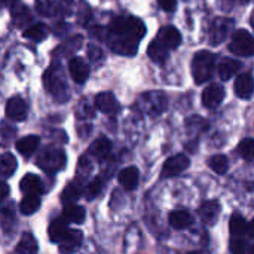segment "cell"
I'll use <instances>...</instances> for the list:
<instances>
[{
	"mask_svg": "<svg viewBox=\"0 0 254 254\" xmlns=\"http://www.w3.org/2000/svg\"><path fill=\"white\" fill-rule=\"evenodd\" d=\"M43 80H45V88L48 89V92L52 94L58 101H65L68 98L67 82H65L64 73H63L60 65L52 64L46 70V73L43 76Z\"/></svg>",
	"mask_w": 254,
	"mask_h": 254,
	"instance_id": "1",
	"label": "cell"
},
{
	"mask_svg": "<svg viewBox=\"0 0 254 254\" xmlns=\"http://www.w3.org/2000/svg\"><path fill=\"white\" fill-rule=\"evenodd\" d=\"M216 64V55L210 51H199L192 60V76L198 85L205 83L211 76Z\"/></svg>",
	"mask_w": 254,
	"mask_h": 254,
	"instance_id": "2",
	"label": "cell"
},
{
	"mask_svg": "<svg viewBox=\"0 0 254 254\" xmlns=\"http://www.w3.org/2000/svg\"><path fill=\"white\" fill-rule=\"evenodd\" d=\"M36 164L45 173H57L65 165V153L58 147H46L37 156Z\"/></svg>",
	"mask_w": 254,
	"mask_h": 254,
	"instance_id": "3",
	"label": "cell"
},
{
	"mask_svg": "<svg viewBox=\"0 0 254 254\" xmlns=\"http://www.w3.org/2000/svg\"><path fill=\"white\" fill-rule=\"evenodd\" d=\"M229 49L238 57H252L254 52L253 36L247 30H237L232 34Z\"/></svg>",
	"mask_w": 254,
	"mask_h": 254,
	"instance_id": "4",
	"label": "cell"
},
{
	"mask_svg": "<svg viewBox=\"0 0 254 254\" xmlns=\"http://www.w3.org/2000/svg\"><path fill=\"white\" fill-rule=\"evenodd\" d=\"M234 28V19L229 18H217L213 21L210 28V40L213 45L222 43L232 31Z\"/></svg>",
	"mask_w": 254,
	"mask_h": 254,
	"instance_id": "5",
	"label": "cell"
},
{
	"mask_svg": "<svg viewBox=\"0 0 254 254\" xmlns=\"http://www.w3.org/2000/svg\"><path fill=\"white\" fill-rule=\"evenodd\" d=\"M189 158L185 156L183 153H179V155H174L171 158H168L162 167V177L168 179V177H176L179 174H182L185 170L189 168Z\"/></svg>",
	"mask_w": 254,
	"mask_h": 254,
	"instance_id": "6",
	"label": "cell"
},
{
	"mask_svg": "<svg viewBox=\"0 0 254 254\" xmlns=\"http://www.w3.org/2000/svg\"><path fill=\"white\" fill-rule=\"evenodd\" d=\"M225 98V89L219 83L208 85L202 92V104L207 109H216Z\"/></svg>",
	"mask_w": 254,
	"mask_h": 254,
	"instance_id": "7",
	"label": "cell"
},
{
	"mask_svg": "<svg viewBox=\"0 0 254 254\" xmlns=\"http://www.w3.org/2000/svg\"><path fill=\"white\" fill-rule=\"evenodd\" d=\"M156 40L162 46H165L167 49H176L182 43V36H180V31L176 27L167 25V27L159 30Z\"/></svg>",
	"mask_w": 254,
	"mask_h": 254,
	"instance_id": "8",
	"label": "cell"
},
{
	"mask_svg": "<svg viewBox=\"0 0 254 254\" xmlns=\"http://www.w3.org/2000/svg\"><path fill=\"white\" fill-rule=\"evenodd\" d=\"M83 235L80 231L77 229H70L67 232V235L58 243L60 244V253L61 254H71L76 250H79L80 244H82Z\"/></svg>",
	"mask_w": 254,
	"mask_h": 254,
	"instance_id": "9",
	"label": "cell"
},
{
	"mask_svg": "<svg viewBox=\"0 0 254 254\" xmlns=\"http://www.w3.org/2000/svg\"><path fill=\"white\" fill-rule=\"evenodd\" d=\"M68 70L76 83H83L89 76V65L86 64L83 58H79V57H74L70 60Z\"/></svg>",
	"mask_w": 254,
	"mask_h": 254,
	"instance_id": "10",
	"label": "cell"
},
{
	"mask_svg": "<svg viewBox=\"0 0 254 254\" xmlns=\"http://www.w3.org/2000/svg\"><path fill=\"white\" fill-rule=\"evenodd\" d=\"M6 115L12 121H24L27 118V103L21 97H12L6 104Z\"/></svg>",
	"mask_w": 254,
	"mask_h": 254,
	"instance_id": "11",
	"label": "cell"
},
{
	"mask_svg": "<svg viewBox=\"0 0 254 254\" xmlns=\"http://www.w3.org/2000/svg\"><path fill=\"white\" fill-rule=\"evenodd\" d=\"M95 107L100 112L106 113V115H115L119 110V103H118V100L115 98L113 94L101 92L95 98Z\"/></svg>",
	"mask_w": 254,
	"mask_h": 254,
	"instance_id": "12",
	"label": "cell"
},
{
	"mask_svg": "<svg viewBox=\"0 0 254 254\" xmlns=\"http://www.w3.org/2000/svg\"><path fill=\"white\" fill-rule=\"evenodd\" d=\"M119 183L122 185V188L125 190H134L138 186V179H140V173L135 167H128L124 168L119 173Z\"/></svg>",
	"mask_w": 254,
	"mask_h": 254,
	"instance_id": "13",
	"label": "cell"
},
{
	"mask_svg": "<svg viewBox=\"0 0 254 254\" xmlns=\"http://www.w3.org/2000/svg\"><path fill=\"white\" fill-rule=\"evenodd\" d=\"M220 214V204L217 201H205L199 208V216L204 223L214 225Z\"/></svg>",
	"mask_w": 254,
	"mask_h": 254,
	"instance_id": "14",
	"label": "cell"
},
{
	"mask_svg": "<svg viewBox=\"0 0 254 254\" xmlns=\"http://www.w3.org/2000/svg\"><path fill=\"white\" fill-rule=\"evenodd\" d=\"M235 92L240 98L249 100L253 94V77L250 73H243L235 80Z\"/></svg>",
	"mask_w": 254,
	"mask_h": 254,
	"instance_id": "15",
	"label": "cell"
},
{
	"mask_svg": "<svg viewBox=\"0 0 254 254\" xmlns=\"http://www.w3.org/2000/svg\"><path fill=\"white\" fill-rule=\"evenodd\" d=\"M70 231L68 225H67V220L64 217H57L51 225H49V240L52 243H60L65 235L67 232Z\"/></svg>",
	"mask_w": 254,
	"mask_h": 254,
	"instance_id": "16",
	"label": "cell"
},
{
	"mask_svg": "<svg viewBox=\"0 0 254 254\" xmlns=\"http://www.w3.org/2000/svg\"><path fill=\"white\" fill-rule=\"evenodd\" d=\"M141 101L146 103V107L149 110H153L155 113H161L167 106V98L162 92H149L141 97Z\"/></svg>",
	"mask_w": 254,
	"mask_h": 254,
	"instance_id": "17",
	"label": "cell"
},
{
	"mask_svg": "<svg viewBox=\"0 0 254 254\" xmlns=\"http://www.w3.org/2000/svg\"><path fill=\"white\" fill-rule=\"evenodd\" d=\"M39 144H40V138L37 135H25V137H22L21 140L16 141V150L22 156L28 158L37 150Z\"/></svg>",
	"mask_w": 254,
	"mask_h": 254,
	"instance_id": "18",
	"label": "cell"
},
{
	"mask_svg": "<svg viewBox=\"0 0 254 254\" xmlns=\"http://www.w3.org/2000/svg\"><path fill=\"white\" fill-rule=\"evenodd\" d=\"M19 189L25 195H39L42 192V182L36 174H27L21 179Z\"/></svg>",
	"mask_w": 254,
	"mask_h": 254,
	"instance_id": "19",
	"label": "cell"
},
{
	"mask_svg": "<svg viewBox=\"0 0 254 254\" xmlns=\"http://www.w3.org/2000/svg\"><path fill=\"white\" fill-rule=\"evenodd\" d=\"M112 152V143L107 137H100L97 138L92 146H91V153L98 159V161H104Z\"/></svg>",
	"mask_w": 254,
	"mask_h": 254,
	"instance_id": "20",
	"label": "cell"
},
{
	"mask_svg": "<svg viewBox=\"0 0 254 254\" xmlns=\"http://www.w3.org/2000/svg\"><path fill=\"white\" fill-rule=\"evenodd\" d=\"M241 68V63L232 58H223L220 65H219V74L223 80H229L231 77H234L237 74V71H240Z\"/></svg>",
	"mask_w": 254,
	"mask_h": 254,
	"instance_id": "21",
	"label": "cell"
},
{
	"mask_svg": "<svg viewBox=\"0 0 254 254\" xmlns=\"http://www.w3.org/2000/svg\"><path fill=\"white\" fill-rule=\"evenodd\" d=\"M170 225L174 229H186L192 225V216L185 210H176L168 217Z\"/></svg>",
	"mask_w": 254,
	"mask_h": 254,
	"instance_id": "22",
	"label": "cell"
},
{
	"mask_svg": "<svg viewBox=\"0 0 254 254\" xmlns=\"http://www.w3.org/2000/svg\"><path fill=\"white\" fill-rule=\"evenodd\" d=\"M15 250L18 254H36L39 247H37L34 237L30 232H24Z\"/></svg>",
	"mask_w": 254,
	"mask_h": 254,
	"instance_id": "23",
	"label": "cell"
},
{
	"mask_svg": "<svg viewBox=\"0 0 254 254\" xmlns=\"http://www.w3.org/2000/svg\"><path fill=\"white\" fill-rule=\"evenodd\" d=\"M18 164L13 155L10 153H3L0 155V179H7L10 177L15 170H16Z\"/></svg>",
	"mask_w": 254,
	"mask_h": 254,
	"instance_id": "24",
	"label": "cell"
},
{
	"mask_svg": "<svg viewBox=\"0 0 254 254\" xmlns=\"http://www.w3.org/2000/svg\"><path fill=\"white\" fill-rule=\"evenodd\" d=\"M63 217L67 222H71V223H83V220H85V210H83V207H79L76 204H67L64 207Z\"/></svg>",
	"mask_w": 254,
	"mask_h": 254,
	"instance_id": "25",
	"label": "cell"
},
{
	"mask_svg": "<svg viewBox=\"0 0 254 254\" xmlns=\"http://www.w3.org/2000/svg\"><path fill=\"white\" fill-rule=\"evenodd\" d=\"M229 229L235 237H243L246 234H249L250 231V225L247 223V220L240 216V214H234L231 217V223H229Z\"/></svg>",
	"mask_w": 254,
	"mask_h": 254,
	"instance_id": "26",
	"label": "cell"
},
{
	"mask_svg": "<svg viewBox=\"0 0 254 254\" xmlns=\"http://www.w3.org/2000/svg\"><path fill=\"white\" fill-rule=\"evenodd\" d=\"M147 54L149 57L155 61V63H165V60L168 58V49L165 46H162L158 40H153L149 48H147Z\"/></svg>",
	"mask_w": 254,
	"mask_h": 254,
	"instance_id": "27",
	"label": "cell"
},
{
	"mask_svg": "<svg viewBox=\"0 0 254 254\" xmlns=\"http://www.w3.org/2000/svg\"><path fill=\"white\" fill-rule=\"evenodd\" d=\"M82 196V188L79 183H70L61 193V201L63 204H74L79 198Z\"/></svg>",
	"mask_w": 254,
	"mask_h": 254,
	"instance_id": "28",
	"label": "cell"
},
{
	"mask_svg": "<svg viewBox=\"0 0 254 254\" xmlns=\"http://www.w3.org/2000/svg\"><path fill=\"white\" fill-rule=\"evenodd\" d=\"M40 207V198L39 195H25L19 204V210L22 214L30 216L33 213H36Z\"/></svg>",
	"mask_w": 254,
	"mask_h": 254,
	"instance_id": "29",
	"label": "cell"
},
{
	"mask_svg": "<svg viewBox=\"0 0 254 254\" xmlns=\"http://www.w3.org/2000/svg\"><path fill=\"white\" fill-rule=\"evenodd\" d=\"M48 36V28L45 24H33L30 25L28 28L24 30V37L30 39V40H34V42H40L43 40L45 37Z\"/></svg>",
	"mask_w": 254,
	"mask_h": 254,
	"instance_id": "30",
	"label": "cell"
},
{
	"mask_svg": "<svg viewBox=\"0 0 254 254\" xmlns=\"http://www.w3.org/2000/svg\"><path fill=\"white\" fill-rule=\"evenodd\" d=\"M12 19H13V22H15L16 27H24V25H27V24L31 21L30 9L25 7V6H22V4H19L18 7L13 9V12H12Z\"/></svg>",
	"mask_w": 254,
	"mask_h": 254,
	"instance_id": "31",
	"label": "cell"
},
{
	"mask_svg": "<svg viewBox=\"0 0 254 254\" xmlns=\"http://www.w3.org/2000/svg\"><path fill=\"white\" fill-rule=\"evenodd\" d=\"M210 168L217 173V174H226L228 168H229V162L228 158L223 155H216L210 159Z\"/></svg>",
	"mask_w": 254,
	"mask_h": 254,
	"instance_id": "32",
	"label": "cell"
},
{
	"mask_svg": "<svg viewBox=\"0 0 254 254\" xmlns=\"http://www.w3.org/2000/svg\"><path fill=\"white\" fill-rule=\"evenodd\" d=\"M253 138H244L240 144H238V153L246 159V161H252L253 159Z\"/></svg>",
	"mask_w": 254,
	"mask_h": 254,
	"instance_id": "33",
	"label": "cell"
},
{
	"mask_svg": "<svg viewBox=\"0 0 254 254\" xmlns=\"http://www.w3.org/2000/svg\"><path fill=\"white\" fill-rule=\"evenodd\" d=\"M103 190V180L100 177L94 179L89 185H88V189H86V198L88 199H94L97 198Z\"/></svg>",
	"mask_w": 254,
	"mask_h": 254,
	"instance_id": "34",
	"label": "cell"
},
{
	"mask_svg": "<svg viewBox=\"0 0 254 254\" xmlns=\"http://www.w3.org/2000/svg\"><path fill=\"white\" fill-rule=\"evenodd\" d=\"M247 243L243 238H234L231 241V252L234 254H246Z\"/></svg>",
	"mask_w": 254,
	"mask_h": 254,
	"instance_id": "35",
	"label": "cell"
},
{
	"mask_svg": "<svg viewBox=\"0 0 254 254\" xmlns=\"http://www.w3.org/2000/svg\"><path fill=\"white\" fill-rule=\"evenodd\" d=\"M158 1H159V6L167 12H173L177 6V0H158Z\"/></svg>",
	"mask_w": 254,
	"mask_h": 254,
	"instance_id": "36",
	"label": "cell"
},
{
	"mask_svg": "<svg viewBox=\"0 0 254 254\" xmlns=\"http://www.w3.org/2000/svg\"><path fill=\"white\" fill-rule=\"evenodd\" d=\"M88 55H89V58H91L92 61H97V60L101 57V51H100V48H97V46H89Z\"/></svg>",
	"mask_w": 254,
	"mask_h": 254,
	"instance_id": "37",
	"label": "cell"
},
{
	"mask_svg": "<svg viewBox=\"0 0 254 254\" xmlns=\"http://www.w3.org/2000/svg\"><path fill=\"white\" fill-rule=\"evenodd\" d=\"M217 4L220 6V9H222V10L228 12V10H231V9L234 7L235 0H219V1H217Z\"/></svg>",
	"mask_w": 254,
	"mask_h": 254,
	"instance_id": "38",
	"label": "cell"
},
{
	"mask_svg": "<svg viewBox=\"0 0 254 254\" xmlns=\"http://www.w3.org/2000/svg\"><path fill=\"white\" fill-rule=\"evenodd\" d=\"M9 195V186L4 182H0V201H3Z\"/></svg>",
	"mask_w": 254,
	"mask_h": 254,
	"instance_id": "39",
	"label": "cell"
},
{
	"mask_svg": "<svg viewBox=\"0 0 254 254\" xmlns=\"http://www.w3.org/2000/svg\"><path fill=\"white\" fill-rule=\"evenodd\" d=\"M18 0H0V4H6V6H12L15 4Z\"/></svg>",
	"mask_w": 254,
	"mask_h": 254,
	"instance_id": "40",
	"label": "cell"
},
{
	"mask_svg": "<svg viewBox=\"0 0 254 254\" xmlns=\"http://www.w3.org/2000/svg\"><path fill=\"white\" fill-rule=\"evenodd\" d=\"M188 254H205L204 252H190V253H188Z\"/></svg>",
	"mask_w": 254,
	"mask_h": 254,
	"instance_id": "41",
	"label": "cell"
},
{
	"mask_svg": "<svg viewBox=\"0 0 254 254\" xmlns=\"http://www.w3.org/2000/svg\"><path fill=\"white\" fill-rule=\"evenodd\" d=\"M241 1H243V3H250L252 0H241Z\"/></svg>",
	"mask_w": 254,
	"mask_h": 254,
	"instance_id": "42",
	"label": "cell"
}]
</instances>
